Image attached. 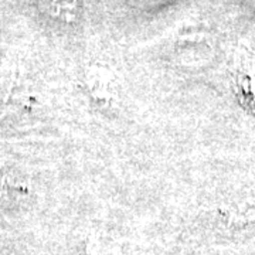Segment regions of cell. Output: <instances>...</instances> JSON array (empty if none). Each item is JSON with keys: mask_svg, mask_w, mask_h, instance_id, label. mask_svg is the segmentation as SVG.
Returning <instances> with one entry per match:
<instances>
[{"mask_svg": "<svg viewBox=\"0 0 255 255\" xmlns=\"http://www.w3.org/2000/svg\"><path fill=\"white\" fill-rule=\"evenodd\" d=\"M233 88L244 110L255 115V53L240 48L233 61Z\"/></svg>", "mask_w": 255, "mask_h": 255, "instance_id": "1", "label": "cell"}]
</instances>
